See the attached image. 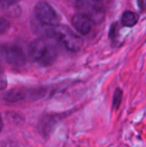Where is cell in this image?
I'll return each instance as SVG.
<instances>
[{
	"label": "cell",
	"mask_w": 146,
	"mask_h": 147,
	"mask_svg": "<svg viewBox=\"0 0 146 147\" xmlns=\"http://www.w3.org/2000/svg\"><path fill=\"white\" fill-rule=\"evenodd\" d=\"M2 127H3V121H2V117H1V115H0V132L2 130Z\"/></svg>",
	"instance_id": "cell-13"
},
{
	"label": "cell",
	"mask_w": 146,
	"mask_h": 147,
	"mask_svg": "<svg viewBox=\"0 0 146 147\" xmlns=\"http://www.w3.org/2000/svg\"><path fill=\"white\" fill-rule=\"evenodd\" d=\"M139 21V16L131 10H126L123 13L122 16H121V23L123 26L125 27H133L134 25L137 24Z\"/></svg>",
	"instance_id": "cell-9"
},
{
	"label": "cell",
	"mask_w": 146,
	"mask_h": 147,
	"mask_svg": "<svg viewBox=\"0 0 146 147\" xmlns=\"http://www.w3.org/2000/svg\"><path fill=\"white\" fill-rule=\"evenodd\" d=\"M0 58L8 64L21 67L26 63V56L23 50L17 45L12 43L0 44Z\"/></svg>",
	"instance_id": "cell-4"
},
{
	"label": "cell",
	"mask_w": 146,
	"mask_h": 147,
	"mask_svg": "<svg viewBox=\"0 0 146 147\" xmlns=\"http://www.w3.org/2000/svg\"><path fill=\"white\" fill-rule=\"evenodd\" d=\"M7 86V80L4 73L0 70V90L5 89Z\"/></svg>",
	"instance_id": "cell-12"
},
{
	"label": "cell",
	"mask_w": 146,
	"mask_h": 147,
	"mask_svg": "<svg viewBox=\"0 0 146 147\" xmlns=\"http://www.w3.org/2000/svg\"><path fill=\"white\" fill-rule=\"evenodd\" d=\"M71 23L78 33L86 35L90 32L93 22L87 15L79 12L72 16Z\"/></svg>",
	"instance_id": "cell-7"
},
{
	"label": "cell",
	"mask_w": 146,
	"mask_h": 147,
	"mask_svg": "<svg viewBox=\"0 0 146 147\" xmlns=\"http://www.w3.org/2000/svg\"><path fill=\"white\" fill-rule=\"evenodd\" d=\"M29 55L38 64L48 66L52 65L58 57V49L54 42L48 38H38L29 45Z\"/></svg>",
	"instance_id": "cell-1"
},
{
	"label": "cell",
	"mask_w": 146,
	"mask_h": 147,
	"mask_svg": "<svg viewBox=\"0 0 146 147\" xmlns=\"http://www.w3.org/2000/svg\"><path fill=\"white\" fill-rule=\"evenodd\" d=\"M46 90L44 89H22L14 88L7 91L3 95V99L9 102H17L26 99L36 100L45 96Z\"/></svg>",
	"instance_id": "cell-5"
},
{
	"label": "cell",
	"mask_w": 146,
	"mask_h": 147,
	"mask_svg": "<svg viewBox=\"0 0 146 147\" xmlns=\"http://www.w3.org/2000/svg\"><path fill=\"white\" fill-rule=\"evenodd\" d=\"M0 70H1V67H0Z\"/></svg>",
	"instance_id": "cell-14"
},
{
	"label": "cell",
	"mask_w": 146,
	"mask_h": 147,
	"mask_svg": "<svg viewBox=\"0 0 146 147\" xmlns=\"http://www.w3.org/2000/svg\"><path fill=\"white\" fill-rule=\"evenodd\" d=\"M56 122H57V117L55 118V116H52V115L44 116L39 123L40 132L45 136L48 135L49 133L52 130Z\"/></svg>",
	"instance_id": "cell-8"
},
{
	"label": "cell",
	"mask_w": 146,
	"mask_h": 147,
	"mask_svg": "<svg viewBox=\"0 0 146 147\" xmlns=\"http://www.w3.org/2000/svg\"><path fill=\"white\" fill-rule=\"evenodd\" d=\"M122 99V90L120 89H116V90L114 93L113 97V108L114 109H119L120 102Z\"/></svg>",
	"instance_id": "cell-10"
},
{
	"label": "cell",
	"mask_w": 146,
	"mask_h": 147,
	"mask_svg": "<svg viewBox=\"0 0 146 147\" xmlns=\"http://www.w3.org/2000/svg\"><path fill=\"white\" fill-rule=\"evenodd\" d=\"M76 7L80 10V13L87 15L93 23L101 22L104 18L105 9L101 2L78 1L76 3Z\"/></svg>",
	"instance_id": "cell-6"
},
{
	"label": "cell",
	"mask_w": 146,
	"mask_h": 147,
	"mask_svg": "<svg viewBox=\"0 0 146 147\" xmlns=\"http://www.w3.org/2000/svg\"><path fill=\"white\" fill-rule=\"evenodd\" d=\"M36 19L45 27L53 28L59 24V17L53 7L46 2H38L34 7Z\"/></svg>",
	"instance_id": "cell-3"
},
{
	"label": "cell",
	"mask_w": 146,
	"mask_h": 147,
	"mask_svg": "<svg viewBox=\"0 0 146 147\" xmlns=\"http://www.w3.org/2000/svg\"><path fill=\"white\" fill-rule=\"evenodd\" d=\"M51 36L57 40L65 48L72 53L78 52L83 47V40L68 26L59 24L50 28Z\"/></svg>",
	"instance_id": "cell-2"
},
{
	"label": "cell",
	"mask_w": 146,
	"mask_h": 147,
	"mask_svg": "<svg viewBox=\"0 0 146 147\" xmlns=\"http://www.w3.org/2000/svg\"><path fill=\"white\" fill-rule=\"evenodd\" d=\"M9 22L5 19L4 17H1L0 16V34H5L9 28Z\"/></svg>",
	"instance_id": "cell-11"
}]
</instances>
